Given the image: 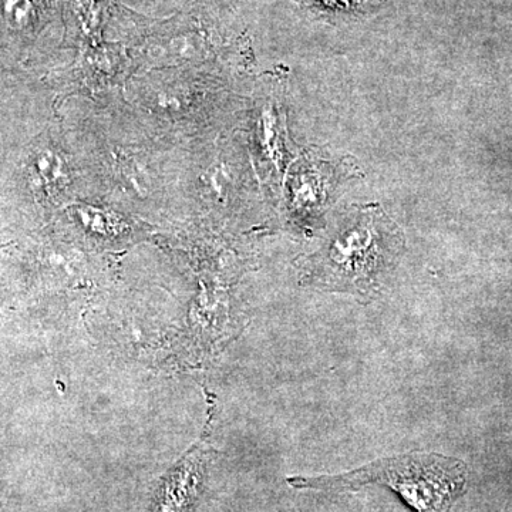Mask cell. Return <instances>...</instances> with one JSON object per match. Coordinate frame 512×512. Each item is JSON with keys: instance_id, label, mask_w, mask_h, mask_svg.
<instances>
[{"instance_id": "7a4b0ae2", "label": "cell", "mask_w": 512, "mask_h": 512, "mask_svg": "<svg viewBox=\"0 0 512 512\" xmlns=\"http://www.w3.org/2000/svg\"><path fill=\"white\" fill-rule=\"evenodd\" d=\"M387 225L376 215L350 218L316 256L313 276L320 288L372 295L377 275L389 268L399 249V235Z\"/></svg>"}, {"instance_id": "6da1fadb", "label": "cell", "mask_w": 512, "mask_h": 512, "mask_svg": "<svg viewBox=\"0 0 512 512\" xmlns=\"http://www.w3.org/2000/svg\"><path fill=\"white\" fill-rule=\"evenodd\" d=\"M467 468L457 458L412 453L382 458L339 476L291 477L292 487L318 491L359 490L365 485L392 488L416 512H448L464 493Z\"/></svg>"}]
</instances>
